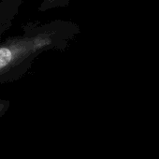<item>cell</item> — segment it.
<instances>
[{
	"mask_svg": "<svg viewBox=\"0 0 159 159\" xmlns=\"http://www.w3.org/2000/svg\"><path fill=\"white\" fill-rule=\"evenodd\" d=\"M24 36L12 37L0 44V75L10 71L51 43L47 33H34L25 27Z\"/></svg>",
	"mask_w": 159,
	"mask_h": 159,
	"instance_id": "obj_1",
	"label": "cell"
},
{
	"mask_svg": "<svg viewBox=\"0 0 159 159\" xmlns=\"http://www.w3.org/2000/svg\"><path fill=\"white\" fill-rule=\"evenodd\" d=\"M63 1H65V0H44L40 6L39 11H44L46 10H49V9H52V8H54L57 6H61Z\"/></svg>",
	"mask_w": 159,
	"mask_h": 159,
	"instance_id": "obj_2",
	"label": "cell"
},
{
	"mask_svg": "<svg viewBox=\"0 0 159 159\" xmlns=\"http://www.w3.org/2000/svg\"><path fill=\"white\" fill-rule=\"evenodd\" d=\"M10 106V102L6 100H0V117H1Z\"/></svg>",
	"mask_w": 159,
	"mask_h": 159,
	"instance_id": "obj_3",
	"label": "cell"
}]
</instances>
